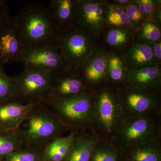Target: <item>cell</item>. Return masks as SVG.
<instances>
[{
  "label": "cell",
  "mask_w": 161,
  "mask_h": 161,
  "mask_svg": "<svg viewBox=\"0 0 161 161\" xmlns=\"http://www.w3.org/2000/svg\"><path fill=\"white\" fill-rule=\"evenodd\" d=\"M35 105L16 102L0 105V130H17Z\"/></svg>",
  "instance_id": "cell-14"
},
{
  "label": "cell",
  "mask_w": 161,
  "mask_h": 161,
  "mask_svg": "<svg viewBox=\"0 0 161 161\" xmlns=\"http://www.w3.org/2000/svg\"><path fill=\"white\" fill-rule=\"evenodd\" d=\"M14 102L22 103L17 87L12 77L6 74L4 65L0 64V105Z\"/></svg>",
  "instance_id": "cell-22"
},
{
  "label": "cell",
  "mask_w": 161,
  "mask_h": 161,
  "mask_svg": "<svg viewBox=\"0 0 161 161\" xmlns=\"http://www.w3.org/2000/svg\"><path fill=\"white\" fill-rule=\"evenodd\" d=\"M128 34L124 29H112L109 32L107 37V41L111 46H118L126 43L128 40Z\"/></svg>",
  "instance_id": "cell-28"
},
{
  "label": "cell",
  "mask_w": 161,
  "mask_h": 161,
  "mask_svg": "<svg viewBox=\"0 0 161 161\" xmlns=\"http://www.w3.org/2000/svg\"><path fill=\"white\" fill-rule=\"evenodd\" d=\"M118 161H127L126 159H125L121 155L120 153V157H119V159Z\"/></svg>",
  "instance_id": "cell-34"
},
{
  "label": "cell",
  "mask_w": 161,
  "mask_h": 161,
  "mask_svg": "<svg viewBox=\"0 0 161 161\" xmlns=\"http://www.w3.org/2000/svg\"><path fill=\"white\" fill-rule=\"evenodd\" d=\"M107 60L98 56L90 60L87 58L79 71L87 87L90 90L103 83L107 75Z\"/></svg>",
  "instance_id": "cell-15"
},
{
  "label": "cell",
  "mask_w": 161,
  "mask_h": 161,
  "mask_svg": "<svg viewBox=\"0 0 161 161\" xmlns=\"http://www.w3.org/2000/svg\"><path fill=\"white\" fill-rule=\"evenodd\" d=\"M14 18L17 34L23 47L55 42L60 35L47 8L42 5H26Z\"/></svg>",
  "instance_id": "cell-3"
},
{
  "label": "cell",
  "mask_w": 161,
  "mask_h": 161,
  "mask_svg": "<svg viewBox=\"0 0 161 161\" xmlns=\"http://www.w3.org/2000/svg\"><path fill=\"white\" fill-rule=\"evenodd\" d=\"M128 161H161V140L121 153Z\"/></svg>",
  "instance_id": "cell-20"
},
{
  "label": "cell",
  "mask_w": 161,
  "mask_h": 161,
  "mask_svg": "<svg viewBox=\"0 0 161 161\" xmlns=\"http://www.w3.org/2000/svg\"><path fill=\"white\" fill-rule=\"evenodd\" d=\"M98 137L92 131L78 132L64 161H90Z\"/></svg>",
  "instance_id": "cell-16"
},
{
  "label": "cell",
  "mask_w": 161,
  "mask_h": 161,
  "mask_svg": "<svg viewBox=\"0 0 161 161\" xmlns=\"http://www.w3.org/2000/svg\"><path fill=\"white\" fill-rule=\"evenodd\" d=\"M107 9L102 2L78 1V27L88 33H98L106 22Z\"/></svg>",
  "instance_id": "cell-12"
},
{
  "label": "cell",
  "mask_w": 161,
  "mask_h": 161,
  "mask_svg": "<svg viewBox=\"0 0 161 161\" xmlns=\"http://www.w3.org/2000/svg\"><path fill=\"white\" fill-rule=\"evenodd\" d=\"M47 9L52 23L59 35L78 26V1L53 0Z\"/></svg>",
  "instance_id": "cell-11"
},
{
  "label": "cell",
  "mask_w": 161,
  "mask_h": 161,
  "mask_svg": "<svg viewBox=\"0 0 161 161\" xmlns=\"http://www.w3.org/2000/svg\"><path fill=\"white\" fill-rule=\"evenodd\" d=\"M54 73L30 66H24L20 74L12 77L23 104H37L48 96Z\"/></svg>",
  "instance_id": "cell-7"
},
{
  "label": "cell",
  "mask_w": 161,
  "mask_h": 161,
  "mask_svg": "<svg viewBox=\"0 0 161 161\" xmlns=\"http://www.w3.org/2000/svg\"><path fill=\"white\" fill-rule=\"evenodd\" d=\"M91 91L94 110L93 132L98 138L111 141L125 119L116 89L105 83Z\"/></svg>",
  "instance_id": "cell-4"
},
{
  "label": "cell",
  "mask_w": 161,
  "mask_h": 161,
  "mask_svg": "<svg viewBox=\"0 0 161 161\" xmlns=\"http://www.w3.org/2000/svg\"><path fill=\"white\" fill-rule=\"evenodd\" d=\"M128 63L132 70L152 66L154 57L152 47L146 44H135L127 53Z\"/></svg>",
  "instance_id": "cell-19"
},
{
  "label": "cell",
  "mask_w": 161,
  "mask_h": 161,
  "mask_svg": "<svg viewBox=\"0 0 161 161\" xmlns=\"http://www.w3.org/2000/svg\"><path fill=\"white\" fill-rule=\"evenodd\" d=\"M23 145L43 150L69 130L42 103L35 105L16 130Z\"/></svg>",
  "instance_id": "cell-2"
},
{
  "label": "cell",
  "mask_w": 161,
  "mask_h": 161,
  "mask_svg": "<svg viewBox=\"0 0 161 161\" xmlns=\"http://www.w3.org/2000/svg\"><path fill=\"white\" fill-rule=\"evenodd\" d=\"M125 118L161 115L159 90H150L129 83L116 89Z\"/></svg>",
  "instance_id": "cell-6"
},
{
  "label": "cell",
  "mask_w": 161,
  "mask_h": 161,
  "mask_svg": "<svg viewBox=\"0 0 161 161\" xmlns=\"http://www.w3.org/2000/svg\"><path fill=\"white\" fill-rule=\"evenodd\" d=\"M11 17L9 7L6 2L0 0V29L9 21Z\"/></svg>",
  "instance_id": "cell-31"
},
{
  "label": "cell",
  "mask_w": 161,
  "mask_h": 161,
  "mask_svg": "<svg viewBox=\"0 0 161 161\" xmlns=\"http://www.w3.org/2000/svg\"><path fill=\"white\" fill-rule=\"evenodd\" d=\"M120 152L111 141L98 138L90 161H118Z\"/></svg>",
  "instance_id": "cell-23"
},
{
  "label": "cell",
  "mask_w": 161,
  "mask_h": 161,
  "mask_svg": "<svg viewBox=\"0 0 161 161\" xmlns=\"http://www.w3.org/2000/svg\"><path fill=\"white\" fill-rule=\"evenodd\" d=\"M107 68L108 85L117 89L129 83V73L125 70L122 61L117 55H111L108 58Z\"/></svg>",
  "instance_id": "cell-21"
},
{
  "label": "cell",
  "mask_w": 161,
  "mask_h": 161,
  "mask_svg": "<svg viewBox=\"0 0 161 161\" xmlns=\"http://www.w3.org/2000/svg\"><path fill=\"white\" fill-rule=\"evenodd\" d=\"M90 91L84 82L79 70L67 67L54 73L51 88L47 97L68 98Z\"/></svg>",
  "instance_id": "cell-10"
},
{
  "label": "cell",
  "mask_w": 161,
  "mask_h": 161,
  "mask_svg": "<svg viewBox=\"0 0 161 161\" xmlns=\"http://www.w3.org/2000/svg\"><path fill=\"white\" fill-rule=\"evenodd\" d=\"M141 36L146 41L154 43L160 39V30L154 23L146 22L142 27Z\"/></svg>",
  "instance_id": "cell-27"
},
{
  "label": "cell",
  "mask_w": 161,
  "mask_h": 161,
  "mask_svg": "<svg viewBox=\"0 0 161 161\" xmlns=\"http://www.w3.org/2000/svg\"><path fill=\"white\" fill-rule=\"evenodd\" d=\"M129 83L150 90L160 88L161 70L159 68L150 66L129 72Z\"/></svg>",
  "instance_id": "cell-18"
},
{
  "label": "cell",
  "mask_w": 161,
  "mask_h": 161,
  "mask_svg": "<svg viewBox=\"0 0 161 161\" xmlns=\"http://www.w3.org/2000/svg\"><path fill=\"white\" fill-rule=\"evenodd\" d=\"M18 62L30 66L57 73L67 68L57 43L50 42L23 47Z\"/></svg>",
  "instance_id": "cell-8"
},
{
  "label": "cell",
  "mask_w": 161,
  "mask_h": 161,
  "mask_svg": "<svg viewBox=\"0 0 161 161\" xmlns=\"http://www.w3.org/2000/svg\"><path fill=\"white\" fill-rule=\"evenodd\" d=\"M125 9L126 11L131 23H138L142 19V16L139 11L136 4H129L125 6Z\"/></svg>",
  "instance_id": "cell-30"
},
{
  "label": "cell",
  "mask_w": 161,
  "mask_h": 161,
  "mask_svg": "<svg viewBox=\"0 0 161 161\" xmlns=\"http://www.w3.org/2000/svg\"><path fill=\"white\" fill-rule=\"evenodd\" d=\"M153 53L154 58H156L158 60L161 58V42L155 43L152 47Z\"/></svg>",
  "instance_id": "cell-32"
},
{
  "label": "cell",
  "mask_w": 161,
  "mask_h": 161,
  "mask_svg": "<svg viewBox=\"0 0 161 161\" xmlns=\"http://www.w3.org/2000/svg\"><path fill=\"white\" fill-rule=\"evenodd\" d=\"M78 131L55 139L43 150V158L48 161H64L71 150Z\"/></svg>",
  "instance_id": "cell-17"
},
{
  "label": "cell",
  "mask_w": 161,
  "mask_h": 161,
  "mask_svg": "<svg viewBox=\"0 0 161 161\" xmlns=\"http://www.w3.org/2000/svg\"><path fill=\"white\" fill-rule=\"evenodd\" d=\"M106 20L110 25L118 27L132 24L125 9L115 5H111L107 8Z\"/></svg>",
  "instance_id": "cell-25"
},
{
  "label": "cell",
  "mask_w": 161,
  "mask_h": 161,
  "mask_svg": "<svg viewBox=\"0 0 161 161\" xmlns=\"http://www.w3.org/2000/svg\"><path fill=\"white\" fill-rule=\"evenodd\" d=\"M43 160H43V161H48L47 160H45V159H43Z\"/></svg>",
  "instance_id": "cell-35"
},
{
  "label": "cell",
  "mask_w": 161,
  "mask_h": 161,
  "mask_svg": "<svg viewBox=\"0 0 161 161\" xmlns=\"http://www.w3.org/2000/svg\"><path fill=\"white\" fill-rule=\"evenodd\" d=\"M43 150L23 146L7 157V161H40Z\"/></svg>",
  "instance_id": "cell-26"
},
{
  "label": "cell",
  "mask_w": 161,
  "mask_h": 161,
  "mask_svg": "<svg viewBox=\"0 0 161 161\" xmlns=\"http://www.w3.org/2000/svg\"><path fill=\"white\" fill-rule=\"evenodd\" d=\"M139 11L142 17L152 15L154 9L155 3L152 0H140L136 2Z\"/></svg>",
  "instance_id": "cell-29"
},
{
  "label": "cell",
  "mask_w": 161,
  "mask_h": 161,
  "mask_svg": "<svg viewBox=\"0 0 161 161\" xmlns=\"http://www.w3.org/2000/svg\"><path fill=\"white\" fill-rule=\"evenodd\" d=\"M23 146V141L16 130H0V158L8 156Z\"/></svg>",
  "instance_id": "cell-24"
},
{
  "label": "cell",
  "mask_w": 161,
  "mask_h": 161,
  "mask_svg": "<svg viewBox=\"0 0 161 161\" xmlns=\"http://www.w3.org/2000/svg\"><path fill=\"white\" fill-rule=\"evenodd\" d=\"M57 43L67 67L79 70L92 48L88 33L78 26L59 35Z\"/></svg>",
  "instance_id": "cell-9"
},
{
  "label": "cell",
  "mask_w": 161,
  "mask_h": 161,
  "mask_svg": "<svg viewBox=\"0 0 161 161\" xmlns=\"http://www.w3.org/2000/svg\"><path fill=\"white\" fill-rule=\"evenodd\" d=\"M118 3H121V4H126V3H130V1H127V0H125V1H122V0H119V1H118Z\"/></svg>",
  "instance_id": "cell-33"
},
{
  "label": "cell",
  "mask_w": 161,
  "mask_h": 161,
  "mask_svg": "<svg viewBox=\"0 0 161 161\" xmlns=\"http://www.w3.org/2000/svg\"><path fill=\"white\" fill-rule=\"evenodd\" d=\"M23 47L16 31L14 18L11 17L0 29V64L18 62Z\"/></svg>",
  "instance_id": "cell-13"
},
{
  "label": "cell",
  "mask_w": 161,
  "mask_h": 161,
  "mask_svg": "<svg viewBox=\"0 0 161 161\" xmlns=\"http://www.w3.org/2000/svg\"><path fill=\"white\" fill-rule=\"evenodd\" d=\"M159 140H161V115L125 119L111 142L120 153H124Z\"/></svg>",
  "instance_id": "cell-5"
},
{
  "label": "cell",
  "mask_w": 161,
  "mask_h": 161,
  "mask_svg": "<svg viewBox=\"0 0 161 161\" xmlns=\"http://www.w3.org/2000/svg\"><path fill=\"white\" fill-rule=\"evenodd\" d=\"M70 131H92L94 117L92 91L68 98L46 97L41 103Z\"/></svg>",
  "instance_id": "cell-1"
}]
</instances>
